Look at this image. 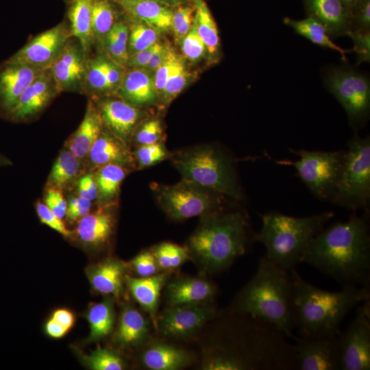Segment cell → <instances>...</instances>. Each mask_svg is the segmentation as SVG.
<instances>
[{"mask_svg":"<svg viewBox=\"0 0 370 370\" xmlns=\"http://www.w3.org/2000/svg\"><path fill=\"white\" fill-rule=\"evenodd\" d=\"M305 262L343 286H369L370 236L367 216L353 214L345 222L322 229L312 239Z\"/></svg>","mask_w":370,"mask_h":370,"instance_id":"obj_1","label":"cell"},{"mask_svg":"<svg viewBox=\"0 0 370 370\" xmlns=\"http://www.w3.org/2000/svg\"><path fill=\"white\" fill-rule=\"evenodd\" d=\"M242 314L241 332L234 343L220 344L206 357L207 370H297L294 345L273 324Z\"/></svg>","mask_w":370,"mask_h":370,"instance_id":"obj_2","label":"cell"},{"mask_svg":"<svg viewBox=\"0 0 370 370\" xmlns=\"http://www.w3.org/2000/svg\"><path fill=\"white\" fill-rule=\"evenodd\" d=\"M231 311L259 317L288 338H294L296 328L291 273L262 256L255 275L236 295Z\"/></svg>","mask_w":370,"mask_h":370,"instance_id":"obj_3","label":"cell"},{"mask_svg":"<svg viewBox=\"0 0 370 370\" xmlns=\"http://www.w3.org/2000/svg\"><path fill=\"white\" fill-rule=\"evenodd\" d=\"M291 273L294 289L295 328L301 336L336 335L345 316L370 298L369 286H343L329 291L306 281L296 269Z\"/></svg>","mask_w":370,"mask_h":370,"instance_id":"obj_4","label":"cell"},{"mask_svg":"<svg viewBox=\"0 0 370 370\" xmlns=\"http://www.w3.org/2000/svg\"><path fill=\"white\" fill-rule=\"evenodd\" d=\"M248 232L249 224L243 214L222 210L203 216L187 247L204 272L216 273L245 254Z\"/></svg>","mask_w":370,"mask_h":370,"instance_id":"obj_5","label":"cell"},{"mask_svg":"<svg viewBox=\"0 0 370 370\" xmlns=\"http://www.w3.org/2000/svg\"><path fill=\"white\" fill-rule=\"evenodd\" d=\"M333 216L334 213L329 211L304 217L275 212L263 214L262 227L255 234V241L265 247L267 259L290 271L301 262L312 239Z\"/></svg>","mask_w":370,"mask_h":370,"instance_id":"obj_6","label":"cell"},{"mask_svg":"<svg viewBox=\"0 0 370 370\" xmlns=\"http://www.w3.org/2000/svg\"><path fill=\"white\" fill-rule=\"evenodd\" d=\"M183 179L237 200L243 198L231 159L218 147L203 145L169 156Z\"/></svg>","mask_w":370,"mask_h":370,"instance_id":"obj_7","label":"cell"},{"mask_svg":"<svg viewBox=\"0 0 370 370\" xmlns=\"http://www.w3.org/2000/svg\"><path fill=\"white\" fill-rule=\"evenodd\" d=\"M370 197V139L355 135L341 171L334 204L353 210L366 208Z\"/></svg>","mask_w":370,"mask_h":370,"instance_id":"obj_8","label":"cell"},{"mask_svg":"<svg viewBox=\"0 0 370 370\" xmlns=\"http://www.w3.org/2000/svg\"><path fill=\"white\" fill-rule=\"evenodd\" d=\"M158 201L167 215L183 220L223 210V195L182 180L173 185L153 188Z\"/></svg>","mask_w":370,"mask_h":370,"instance_id":"obj_9","label":"cell"},{"mask_svg":"<svg viewBox=\"0 0 370 370\" xmlns=\"http://www.w3.org/2000/svg\"><path fill=\"white\" fill-rule=\"evenodd\" d=\"M299 159L289 162L301 181L317 197L332 201L339 182L346 151H294Z\"/></svg>","mask_w":370,"mask_h":370,"instance_id":"obj_10","label":"cell"},{"mask_svg":"<svg viewBox=\"0 0 370 370\" xmlns=\"http://www.w3.org/2000/svg\"><path fill=\"white\" fill-rule=\"evenodd\" d=\"M328 90L345 110L351 124L363 121L370 108V84L368 77L354 70L334 69L326 77Z\"/></svg>","mask_w":370,"mask_h":370,"instance_id":"obj_11","label":"cell"},{"mask_svg":"<svg viewBox=\"0 0 370 370\" xmlns=\"http://www.w3.org/2000/svg\"><path fill=\"white\" fill-rule=\"evenodd\" d=\"M342 370L370 369V298L357 306L349 325L338 334Z\"/></svg>","mask_w":370,"mask_h":370,"instance_id":"obj_12","label":"cell"},{"mask_svg":"<svg viewBox=\"0 0 370 370\" xmlns=\"http://www.w3.org/2000/svg\"><path fill=\"white\" fill-rule=\"evenodd\" d=\"M71 37L64 22L38 34L6 61L49 70Z\"/></svg>","mask_w":370,"mask_h":370,"instance_id":"obj_13","label":"cell"},{"mask_svg":"<svg viewBox=\"0 0 370 370\" xmlns=\"http://www.w3.org/2000/svg\"><path fill=\"white\" fill-rule=\"evenodd\" d=\"M298 369H341V349L338 334L294 336Z\"/></svg>","mask_w":370,"mask_h":370,"instance_id":"obj_14","label":"cell"},{"mask_svg":"<svg viewBox=\"0 0 370 370\" xmlns=\"http://www.w3.org/2000/svg\"><path fill=\"white\" fill-rule=\"evenodd\" d=\"M216 315L212 303L173 306L157 318L156 325L165 336L186 338L195 334Z\"/></svg>","mask_w":370,"mask_h":370,"instance_id":"obj_15","label":"cell"},{"mask_svg":"<svg viewBox=\"0 0 370 370\" xmlns=\"http://www.w3.org/2000/svg\"><path fill=\"white\" fill-rule=\"evenodd\" d=\"M88 57L79 42L71 36L49 69L59 92H84Z\"/></svg>","mask_w":370,"mask_h":370,"instance_id":"obj_16","label":"cell"},{"mask_svg":"<svg viewBox=\"0 0 370 370\" xmlns=\"http://www.w3.org/2000/svg\"><path fill=\"white\" fill-rule=\"evenodd\" d=\"M126 70L100 49L97 55L88 57L84 92L92 99L115 95Z\"/></svg>","mask_w":370,"mask_h":370,"instance_id":"obj_17","label":"cell"},{"mask_svg":"<svg viewBox=\"0 0 370 370\" xmlns=\"http://www.w3.org/2000/svg\"><path fill=\"white\" fill-rule=\"evenodd\" d=\"M92 100L104 127L130 146L143 116L139 108L119 97L109 96Z\"/></svg>","mask_w":370,"mask_h":370,"instance_id":"obj_18","label":"cell"},{"mask_svg":"<svg viewBox=\"0 0 370 370\" xmlns=\"http://www.w3.org/2000/svg\"><path fill=\"white\" fill-rule=\"evenodd\" d=\"M59 93L49 70L40 74L19 97L8 119L25 121L42 111Z\"/></svg>","mask_w":370,"mask_h":370,"instance_id":"obj_19","label":"cell"},{"mask_svg":"<svg viewBox=\"0 0 370 370\" xmlns=\"http://www.w3.org/2000/svg\"><path fill=\"white\" fill-rule=\"evenodd\" d=\"M43 71L5 60L0 66V114L8 118L23 91Z\"/></svg>","mask_w":370,"mask_h":370,"instance_id":"obj_20","label":"cell"},{"mask_svg":"<svg viewBox=\"0 0 370 370\" xmlns=\"http://www.w3.org/2000/svg\"><path fill=\"white\" fill-rule=\"evenodd\" d=\"M90 167L114 164L132 169L136 165L130 146L105 127L90 148L86 158Z\"/></svg>","mask_w":370,"mask_h":370,"instance_id":"obj_21","label":"cell"},{"mask_svg":"<svg viewBox=\"0 0 370 370\" xmlns=\"http://www.w3.org/2000/svg\"><path fill=\"white\" fill-rule=\"evenodd\" d=\"M307 16L319 22L331 38L351 31L348 11L339 0H303Z\"/></svg>","mask_w":370,"mask_h":370,"instance_id":"obj_22","label":"cell"},{"mask_svg":"<svg viewBox=\"0 0 370 370\" xmlns=\"http://www.w3.org/2000/svg\"><path fill=\"white\" fill-rule=\"evenodd\" d=\"M116 205L102 206L79 220L76 234L86 245L98 248L106 245L112 236Z\"/></svg>","mask_w":370,"mask_h":370,"instance_id":"obj_23","label":"cell"},{"mask_svg":"<svg viewBox=\"0 0 370 370\" xmlns=\"http://www.w3.org/2000/svg\"><path fill=\"white\" fill-rule=\"evenodd\" d=\"M115 96L137 107L152 104L158 97L152 73L144 68L127 69Z\"/></svg>","mask_w":370,"mask_h":370,"instance_id":"obj_24","label":"cell"},{"mask_svg":"<svg viewBox=\"0 0 370 370\" xmlns=\"http://www.w3.org/2000/svg\"><path fill=\"white\" fill-rule=\"evenodd\" d=\"M216 291L215 286L206 279L181 278L167 285L166 296L171 306L212 303Z\"/></svg>","mask_w":370,"mask_h":370,"instance_id":"obj_25","label":"cell"},{"mask_svg":"<svg viewBox=\"0 0 370 370\" xmlns=\"http://www.w3.org/2000/svg\"><path fill=\"white\" fill-rule=\"evenodd\" d=\"M132 18L156 31L171 29L173 11L160 0H112Z\"/></svg>","mask_w":370,"mask_h":370,"instance_id":"obj_26","label":"cell"},{"mask_svg":"<svg viewBox=\"0 0 370 370\" xmlns=\"http://www.w3.org/2000/svg\"><path fill=\"white\" fill-rule=\"evenodd\" d=\"M103 127L99 110L90 99L87 103L83 120L66 140L65 148L81 160H84Z\"/></svg>","mask_w":370,"mask_h":370,"instance_id":"obj_27","label":"cell"},{"mask_svg":"<svg viewBox=\"0 0 370 370\" xmlns=\"http://www.w3.org/2000/svg\"><path fill=\"white\" fill-rule=\"evenodd\" d=\"M169 274V271H163L145 278H134L127 275L124 278V282L132 297L149 314L155 325L157 323L156 312L160 292Z\"/></svg>","mask_w":370,"mask_h":370,"instance_id":"obj_28","label":"cell"},{"mask_svg":"<svg viewBox=\"0 0 370 370\" xmlns=\"http://www.w3.org/2000/svg\"><path fill=\"white\" fill-rule=\"evenodd\" d=\"M126 269L127 266L123 262L110 258L91 266L88 275L96 291L119 297L123 291Z\"/></svg>","mask_w":370,"mask_h":370,"instance_id":"obj_29","label":"cell"},{"mask_svg":"<svg viewBox=\"0 0 370 370\" xmlns=\"http://www.w3.org/2000/svg\"><path fill=\"white\" fill-rule=\"evenodd\" d=\"M149 330L147 320L136 309L127 305L121 312L114 341L122 346L136 347L147 341Z\"/></svg>","mask_w":370,"mask_h":370,"instance_id":"obj_30","label":"cell"},{"mask_svg":"<svg viewBox=\"0 0 370 370\" xmlns=\"http://www.w3.org/2000/svg\"><path fill=\"white\" fill-rule=\"evenodd\" d=\"M94 0H70L68 18L71 36L89 56L94 45L92 31V10Z\"/></svg>","mask_w":370,"mask_h":370,"instance_id":"obj_31","label":"cell"},{"mask_svg":"<svg viewBox=\"0 0 370 370\" xmlns=\"http://www.w3.org/2000/svg\"><path fill=\"white\" fill-rule=\"evenodd\" d=\"M143 365L151 370H177L190 362L189 354L182 349L163 343L151 345L142 356Z\"/></svg>","mask_w":370,"mask_h":370,"instance_id":"obj_32","label":"cell"},{"mask_svg":"<svg viewBox=\"0 0 370 370\" xmlns=\"http://www.w3.org/2000/svg\"><path fill=\"white\" fill-rule=\"evenodd\" d=\"M94 173L97 184V199L99 206L116 205L120 187L128 173V169L109 164L97 168Z\"/></svg>","mask_w":370,"mask_h":370,"instance_id":"obj_33","label":"cell"},{"mask_svg":"<svg viewBox=\"0 0 370 370\" xmlns=\"http://www.w3.org/2000/svg\"><path fill=\"white\" fill-rule=\"evenodd\" d=\"M193 25L204 41L211 60L217 61L220 54L219 32L217 23L203 0L195 1Z\"/></svg>","mask_w":370,"mask_h":370,"instance_id":"obj_34","label":"cell"},{"mask_svg":"<svg viewBox=\"0 0 370 370\" xmlns=\"http://www.w3.org/2000/svg\"><path fill=\"white\" fill-rule=\"evenodd\" d=\"M285 25L291 27L297 34L321 47L337 51L343 60H347L346 53L352 51L344 49L335 44L328 34L324 27L311 17L296 21L288 17L284 18Z\"/></svg>","mask_w":370,"mask_h":370,"instance_id":"obj_35","label":"cell"},{"mask_svg":"<svg viewBox=\"0 0 370 370\" xmlns=\"http://www.w3.org/2000/svg\"><path fill=\"white\" fill-rule=\"evenodd\" d=\"M81 170V160L65 148L60 151L51 168L47 186L63 190L79 177Z\"/></svg>","mask_w":370,"mask_h":370,"instance_id":"obj_36","label":"cell"},{"mask_svg":"<svg viewBox=\"0 0 370 370\" xmlns=\"http://www.w3.org/2000/svg\"><path fill=\"white\" fill-rule=\"evenodd\" d=\"M128 35V23L118 20L99 45L111 59L125 67L129 59Z\"/></svg>","mask_w":370,"mask_h":370,"instance_id":"obj_37","label":"cell"},{"mask_svg":"<svg viewBox=\"0 0 370 370\" xmlns=\"http://www.w3.org/2000/svg\"><path fill=\"white\" fill-rule=\"evenodd\" d=\"M90 325L88 340L95 341L110 334L114 323V312L112 303L108 299L91 305L87 312Z\"/></svg>","mask_w":370,"mask_h":370,"instance_id":"obj_38","label":"cell"},{"mask_svg":"<svg viewBox=\"0 0 370 370\" xmlns=\"http://www.w3.org/2000/svg\"><path fill=\"white\" fill-rule=\"evenodd\" d=\"M118 20L112 0H94L92 10L94 45L100 44Z\"/></svg>","mask_w":370,"mask_h":370,"instance_id":"obj_39","label":"cell"},{"mask_svg":"<svg viewBox=\"0 0 370 370\" xmlns=\"http://www.w3.org/2000/svg\"><path fill=\"white\" fill-rule=\"evenodd\" d=\"M151 251L162 271L175 269L191 258L187 247L171 243H162Z\"/></svg>","mask_w":370,"mask_h":370,"instance_id":"obj_40","label":"cell"},{"mask_svg":"<svg viewBox=\"0 0 370 370\" xmlns=\"http://www.w3.org/2000/svg\"><path fill=\"white\" fill-rule=\"evenodd\" d=\"M128 25L129 56L147 49L158 42V31L150 26L134 19L128 23Z\"/></svg>","mask_w":370,"mask_h":370,"instance_id":"obj_41","label":"cell"},{"mask_svg":"<svg viewBox=\"0 0 370 370\" xmlns=\"http://www.w3.org/2000/svg\"><path fill=\"white\" fill-rule=\"evenodd\" d=\"M82 356L86 365L94 370H121L125 366L121 356L109 349L97 348Z\"/></svg>","mask_w":370,"mask_h":370,"instance_id":"obj_42","label":"cell"},{"mask_svg":"<svg viewBox=\"0 0 370 370\" xmlns=\"http://www.w3.org/2000/svg\"><path fill=\"white\" fill-rule=\"evenodd\" d=\"M189 76L183 60H181L170 75L160 95L163 103H170L183 90Z\"/></svg>","mask_w":370,"mask_h":370,"instance_id":"obj_43","label":"cell"},{"mask_svg":"<svg viewBox=\"0 0 370 370\" xmlns=\"http://www.w3.org/2000/svg\"><path fill=\"white\" fill-rule=\"evenodd\" d=\"M138 169L158 163L170 156L162 143L140 145L133 153Z\"/></svg>","mask_w":370,"mask_h":370,"instance_id":"obj_44","label":"cell"},{"mask_svg":"<svg viewBox=\"0 0 370 370\" xmlns=\"http://www.w3.org/2000/svg\"><path fill=\"white\" fill-rule=\"evenodd\" d=\"M195 6L180 5L173 11L171 29L175 38L182 41L193 25Z\"/></svg>","mask_w":370,"mask_h":370,"instance_id":"obj_45","label":"cell"},{"mask_svg":"<svg viewBox=\"0 0 370 370\" xmlns=\"http://www.w3.org/2000/svg\"><path fill=\"white\" fill-rule=\"evenodd\" d=\"M162 136V128L160 120L151 119L145 121L135 130L132 140L140 146L160 142Z\"/></svg>","mask_w":370,"mask_h":370,"instance_id":"obj_46","label":"cell"},{"mask_svg":"<svg viewBox=\"0 0 370 370\" xmlns=\"http://www.w3.org/2000/svg\"><path fill=\"white\" fill-rule=\"evenodd\" d=\"M130 266L139 278L149 277L162 271L151 251L145 250L135 256Z\"/></svg>","mask_w":370,"mask_h":370,"instance_id":"obj_47","label":"cell"},{"mask_svg":"<svg viewBox=\"0 0 370 370\" xmlns=\"http://www.w3.org/2000/svg\"><path fill=\"white\" fill-rule=\"evenodd\" d=\"M181 42L183 54L191 61L199 60L206 52V45L194 25Z\"/></svg>","mask_w":370,"mask_h":370,"instance_id":"obj_48","label":"cell"},{"mask_svg":"<svg viewBox=\"0 0 370 370\" xmlns=\"http://www.w3.org/2000/svg\"><path fill=\"white\" fill-rule=\"evenodd\" d=\"M181 60L172 49L167 58L155 71L153 80L158 96L160 97L170 75Z\"/></svg>","mask_w":370,"mask_h":370,"instance_id":"obj_49","label":"cell"},{"mask_svg":"<svg viewBox=\"0 0 370 370\" xmlns=\"http://www.w3.org/2000/svg\"><path fill=\"white\" fill-rule=\"evenodd\" d=\"M351 31H370V0H360L349 14Z\"/></svg>","mask_w":370,"mask_h":370,"instance_id":"obj_50","label":"cell"},{"mask_svg":"<svg viewBox=\"0 0 370 370\" xmlns=\"http://www.w3.org/2000/svg\"><path fill=\"white\" fill-rule=\"evenodd\" d=\"M352 40L357 63L370 62V31H350L347 35Z\"/></svg>","mask_w":370,"mask_h":370,"instance_id":"obj_51","label":"cell"},{"mask_svg":"<svg viewBox=\"0 0 370 370\" xmlns=\"http://www.w3.org/2000/svg\"><path fill=\"white\" fill-rule=\"evenodd\" d=\"M36 210L40 221L43 224L47 225L65 237L71 236V232L65 226L64 223L44 202L37 201Z\"/></svg>","mask_w":370,"mask_h":370,"instance_id":"obj_52","label":"cell"},{"mask_svg":"<svg viewBox=\"0 0 370 370\" xmlns=\"http://www.w3.org/2000/svg\"><path fill=\"white\" fill-rule=\"evenodd\" d=\"M44 201L59 219H62L65 217L67 201L63 195L62 190L53 186H47Z\"/></svg>","mask_w":370,"mask_h":370,"instance_id":"obj_53","label":"cell"},{"mask_svg":"<svg viewBox=\"0 0 370 370\" xmlns=\"http://www.w3.org/2000/svg\"><path fill=\"white\" fill-rule=\"evenodd\" d=\"M92 201L79 195L70 197L67 201L66 218L73 222L87 215L91 209Z\"/></svg>","mask_w":370,"mask_h":370,"instance_id":"obj_54","label":"cell"},{"mask_svg":"<svg viewBox=\"0 0 370 370\" xmlns=\"http://www.w3.org/2000/svg\"><path fill=\"white\" fill-rule=\"evenodd\" d=\"M77 192L79 196L89 201L97 199L98 188L94 173H84L78 178Z\"/></svg>","mask_w":370,"mask_h":370,"instance_id":"obj_55","label":"cell"},{"mask_svg":"<svg viewBox=\"0 0 370 370\" xmlns=\"http://www.w3.org/2000/svg\"><path fill=\"white\" fill-rule=\"evenodd\" d=\"M160 44L157 42L147 49L130 55L127 68H145Z\"/></svg>","mask_w":370,"mask_h":370,"instance_id":"obj_56","label":"cell"},{"mask_svg":"<svg viewBox=\"0 0 370 370\" xmlns=\"http://www.w3.org/2000/svg\"><path fill=\"white\" fill-rule=\"evenodd\" d=\"M172 49L168 45L160 44L158 48L153 54L149 63L145 66V69L151 73L155 71L161 65V64L167 58Z\"/></svg>","mask_w":370,"mask_h":370,"instance_id":"obj_57","label":"cell"},{"mask_svg":"<svg viewBox=\"0 0 370 370\" xmlns=\"http://www.w3.org/2000/svg\"><path fill=\"white\" fill-rule=\"evenodd\" d=\"M51 318L68 331L73 327L75 322L73 314L70 310L64 308H60L55 310Z\"/></svg>","mask_w":370,"mask_h":370,"instance_id":"obj_58","label":"cell"},{"mask_svg":"<svg viewBox=\"0 0 370 370\" xmlns=\"http://www.w3.org/2000/svg\"><path fill=\"white\" fill-rule=\"evenodd\" d=\"M47 334L51 337L59 338L64 336L68 330L52 318L48 320L45 325Z\"/></svg>","mask_w":370,"mask_h":370,"instance_id":"obj_59","label":"cell"},{"mask_svg":"<svg viewBox=\"0 0 370 370\" xmlns=\"http://www.w3.org/2000/svg\"><path fill=\"white\" fill-rule=\"evenodd\" d=\"M350 14L351 11L360 0H339Z\"/></svg>","mask_w":370,"mask_h":370,"instance_id":"obj_60","label":"cell"},{"mask_svg":"<svg viewBox=\"0 0 370 370\" xmlns=\"http://www.w3.org/2000/svg\"><path fill=\"white\" fill-rule=\"evenodd\" d=\"M11 164L12 162L7 158L0 154V167L9 166Z\"/></svg>","mask_w":370,"mask_h":370,"instance_id":"obj_61","label":"cell"},{"mask_svg":"<svg viewBox=\"0 0 370 370\" xmlns=\"http://www.w3.org/2000/svg\"><path fill=\"white\" fill-rule=\"evenodd\" d=\"M162 2L164 3L166 5H175L181 3L184 0H160Z\"/></svg>","mask_w":370,"mask_h":370,"instance_id":"obj_62","label":"cell"}]
</instances>
